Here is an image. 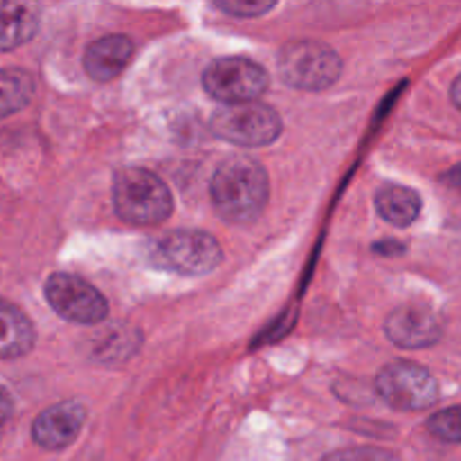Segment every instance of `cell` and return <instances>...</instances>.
Here are the masks:
<instances>
[{
  "mask_svg": "<svg viewBox=\"0 0 461 461\" xmlns=\"http://www.w3.org/2000/svg\"><path fill=\"white\" fill-rule=\"evenodd\" d=\"M34 95V79L23 68L0 70V120L14 115L30 104Z\"/></svg>",
  "mask_w": 461,
  "mask_h": 461,
  "instance_id": "obj_15",
  "label": "cell"
},
{
  "mask_svg": "<svg viewBox=\"0 0 461 461\" xmlns=\"http://www.w3.org/2000/svg\"><path fill=\"white\" fill-rule=\"evenodd\" d=\"M151 261L178 275H207L223 261V250L212 234L180 230L153 243Z\"/></svg>",
  "mask_w": 461,
  "mask_h": 461,
  "instance_id": "obj_4",
  "label": "cell"
},
{
  "mask_svg": "<svg viewBox=\"0 0 461 461\" xmlns=\"http://www.w3.org/2000/svg\"><path fill=\"white\" fill-rule=\"evenodd\" d=\"M277 66L288 86L311 93L333 86L342 72V61L336 50L318 41H295L284 45Z\"/></svg>",
  "mask_w": 461,
  "mask_h": 461,
  "instance_id": "obj_3",
  "label": "cell"
},
{
  "mask_svg": "<svg viewBox=\"0 0 461 461\" xmlns=\"http://www.w3.org/2000/svg\"><path fill=\"white\" fill-rule=\"evenodd\" d=\"M113 205L117 216L133 225H158L174 212L169 187L156 174L140 167H124L113 180Z\"/></svg>",
  "mask_w": 461,
  "mask_h": 461,
  "instance_id": "obj_2",
  "label": "cell"
},
{
  "mask_svg": "<svg viewBox=\"0 0 461 461\" xmlns=\"http://www.w3.org/2000/svg\"><path fill=\"white\" fill-rule=\"evenodd\" d=\"M453 102H455V106L459 108L461 111V77H457V79H455V84H453Z\"/></svg>",
  "mask_w": 461,
  "mask_h": 461,
  "instance_id": "obj_21",
  "label": "cell"
},
{
  "mask_svg": "<svg viewBox=\"0 0 461 461\" xmlns=\"http://www.w3.org/2000/svg\"><path fill=\"white\" fill-rule=\"evenodd\" d=\"M86 421V408L79 401H63L43 410L32 423V437L45 450L68 448L81 432Z\"/></svg>",
  "mask_w": 461,
  "mask_h": 461,
  "instance_id": "obj_10",
  "label": "cell"
},
{
  "mask_svg": "<svg viewBox=\"0 0 461 461\" xmlns=\"http://www.w3.org/2000/svg\"><path fill=\"white\" fill-rule=\"evenodd\" d=\"M376 212L396 228H408L421 212V198L417 192L401 185H387L376 194Z\"/></svg>",
  "mask_w": 461,
  "mask_h": 461,
  "instance_id": "obj_14",
  "label": "cell"
},
{
  "mask_svg": "<svg viewBox=\"0 0 461 461\" xmlns=\"http://www.w3.org/2000/svg\"><path fill=\"white\" fill-rule=\"evenodd\" d=\"M36 342L34 324L18 306L0 300V358L14 360L30 354Z\"/></svg>",
  "mask_w": 461,
  "mask_h": 461,
  "instance_id": "obj_13",
  "label": "cell"
},
{
  "mask_svg": "<svg viewBox=\"0 0 461 461\" xmlns=\"http://www.w3.org/2000/svg\"><path fill=\"white\" fill-rule=\"evenodd\" d=\"M210 129L216 138L239 147H266L282 135V117L266 104H234L212 115Z\"/></svg>",
  "mask_w": 461,
  "mask_h": 461,
  "instance_id": "obj_5",
  "label": "cell"
},
{
  "mask_svg": "<svg viewBox=\"0 0 461 461\" xmlns=\"http://www.w3.org/2000/svg\"><path fill=\"white\" fill-rule=\"evenodd\" d=\"M203 86L210 97L228 106L250 104L268 88V72L246 57L216 59L203 72Z\"/></svg>",
  "mask_w": 461,
  "mask_h": 461,
  "instance_id": "obj_6",
  "label": "cell"
},
{
  "mask_svg": "<svg viewBox=\"0 0 461 461\" xmlns=\"http://www.w3.org/2000/svg\"><path fill=\"white\" fill-rule=\"evenodd\" d=\"M12 410H14L12 396L0 387V428H3L5 423H7V419L12 417Z\"/></svg>",
  "mask_w": 461,
  "mask_h": 461,
  "instance_id": "obj_19",
  "label": "cell"
},
{
  "mask_svg": "<svg viewBox=\"0 0 461 461\" xmlns=\"http://www.w3.org/2000/svg\"><path fill=\"white\" fill-rule=\"evenodd\" d=\"M216 7L225 14H232V16L248 18V16H261V14L270 12L275 7V3H266V0H216Z\"/></svg>",
  "mask_w": 461,
  "mask_h": 461,
  "instance_id": "obj_17",
  "label": "cell"
},
{
  "mask_svg": "<svg viewBox=\"0 0 461 461\" xmlns=\"http://www.w3.org/2000/svg\"><path fill=\"white\" fill-rule=\"evenodd\" d=\"M216 212L230 223H250L268 203V174L250 158L234 156L216 169L210 185Z\"/></svg>",
  "mask_w": 461,
  "mask_h": 461,
  "instance_id": "obj_1",
  "label": "cell"
},
{
  "mask_svg": "<svg viewBox=\"0 0 461 461\" xmlns=\"http://www.w3.org/2000/svg\"><path fill=\"white\" fill-rule=\"evenodd\" d=\"M133 41L124 34L102 36L84 52V70L95 81H111L126 70L133 59Z\"/></svg>",
  "mask_w": 461,
  "mask_h": 461,
  "instance_id": "obj_11",
  "label": "cell"
},
{
  "mask_svg": "<svg viewBox=\"0 0 461 461\" xmlns=\"http://www.w3.org/2000/svg\"><path fill=\"white\" fill-rule=\"evenodd\" d=\"M385 333L396 347L426 349L439 342L444 333L439 313L426 304H403L387 315Z\"/></svg>",
  "mask_w": 461,
  "mask_h": 461,
  "instance_id": "obj_9",
  "label": "cell"
},
{
  "mask_svg": "<svg viewBox=\"0 0 461 461\" xmlns=\"http://www.w3.org/2000/svg\"><path fill=\"white\" fill-rule=\"evenodd\" d=\"M45 300L54 313L75 324H99L108 315L106 297L77 275L54 273L45 282Z\"/></svg>",
  "mask_w": 461,
  "mask_h": 461,
  "instance_id": "obj_8",
  "label": "cell"
},
{
  "mask_svg": "<svg viewBox=\"0 0 461 461\" xmlns=\"http://www.w3.org/2000/svg\"><path fill=\"white\" fill-rule=\"evenodd\" d=\"M376 392L387 405L403 412L428 410L439 399L435 376L421 365L399 360L383 367L376 376Z\"/></svg>",
  "mask_w": 461,
  "mask_h": 461,
  "instance_id": "obj_7",
  "label": "cell"
},
{
  "mask_svg": "<svg viewBox=\"0 0 461 461\" xmlns=\"http://www.w3.org/2000/svg\"><path fill=\"white\" fill-rule=\"evenodd\" d=\"M41 9L34 3L0 0V52L21 48L39 32Z\"/></svg>",
  "mask_w": 461,
  "mask_h": 461,
  "instance_id": "obj_12",
  "label": "cell"
},
{
  "mask_svg": "<svg viewBox=\"0 0 461 461\" xmlns=\"http://www.w3.org/2000/svg\"><path fill=\"white\" fill-rule=\"evenodd\" d=\"M428 430L441 441L448 444H461V405L446 408L428 419Z\"/></svg>",
  "mask_w": 461,
  "mask_h": 461,
  "instance_id": "obj_16",
  "label": "cell"
},
{
  "mask_svg": "<svg viewBox=\"0 0 461 461\" xmlns=\"http://www.w3.org/2000/svg\"><path fill=\"white\" fill-rule=\"evenodd\" d=\"M444 180L450 185V187L459 189V192H461V165L459 167H453V169H450L448 174L444 176Z\"/></svg>",
  "mask_w": 461,
  "mask_h": 461,
  "instance_id": "obj_20",
  "label": "cell"
},
{
  "mask_svg": "<svg viewBox=\"0 0 461 461\" xmlns=\"http://www.w3.org/2000/svg\"><path fill=\"white\" fill-rule=\"evenodd\" d=\"M322 461H399L396 455L381 448H347L327 455Z\"/></svg>",
  "mask_w": 461,
  "mask_h": 461,
  "instance_id": "obj_18",
  "label": "cell"
}]
</instances>
